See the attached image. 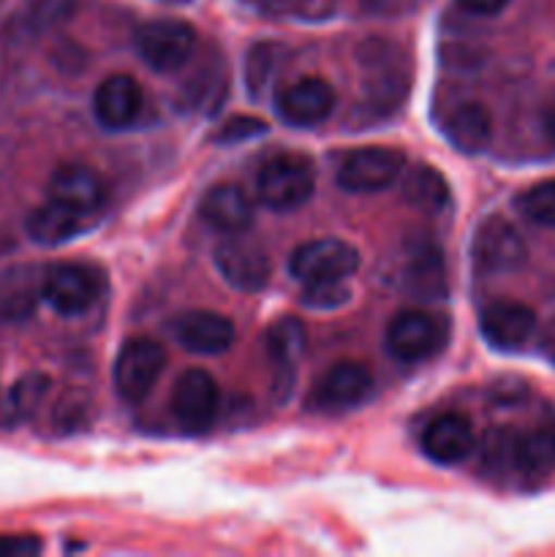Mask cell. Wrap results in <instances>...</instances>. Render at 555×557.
Here are the masks:
<instances>
[{
	"label": "cell",
	"instance_id": "obj_1",
	"mask_svg": "<svg viewBox=\"0 0 555 557\" xmlns=\"http://www.w3.org/2000/svg\"><path fill=\"white\" fill-rule=\"evenodd\" d=\"M316 190L313 163L297 152H281L261 166L256 177V194L264 207L275 212H292L308 205Z\"/></svg>",
	"mask_w": 555,
	"mask_h": 557
},
{
	"label": "cell",
	"instance_id": "obj_2",
	"mask_svg": "<svg viewBox=\"0 0 555 557\" xmlns=\"http://www.w3.org/2000/svg\"><path fill=\"white\" fill-rule=\"evenodd\" d=\"M359 69H362V85L370 103L381 107V112L400 107L411 87L408 60L397 44L368 41L359 49Z\"/></svg>",
	"mask_w": 555,
	"mask_h": 557
},
{
	"label": "cell",
	"instance_id": "obj_3",
	"mask_svg": "<svg viewBox=\"0 0 555 557\" xmlns=\"http://www.w3.org/2000/svg\"><path fill=\"white\" fill-rule=\"evenodd\" d=\"M449 341L444 315L428 310H403L386 326V351L397 362H422L435 357Z\"/></svg>",
	"mask_w": 555,
	"mask_h": 557
},
{
	"label": "cell",
	"instance_id": "obj_4",
	"mask_svg": "<svg viewBox=\"0 0 555 557\" xmlns=\"http://www.w3.org/2000/svg\"><path fill=\"white\" fill-rule=\"evenodd\" d=\"M134 44L152 71L172 74L194 58L196 30L183 20H150L136 30Z\"/></svg>",
	"mask_w": 555,
	"mask_h": 557
},
{
	"label": "cell",
	"instance_id": "obj_5",
	"mask_svg": "<svg viewBox=\"0 0 555 557\" xmlns=\"http://www.w3.org/2000/svg\"><path fill=\"white\" fill-rule=\"evenodd\" d=\"M359 253L354 245L337 237H319L297 245L288 256V272L299 283L348 281L357 272Z\"/></svg>",
	"mask_w": 555,
	"mask_h": 557
},
{
	"label": "cell",
	"instance_id": "obj_6",
	"mask_svg": "<svg viewBox=\"0 0 555 557\" xmlns=\"http://www.w3.org/2000/svg\"><path fill=\"white\" fill-rule=\"evenodd\" d=\"M406 169V156L395 147H359L343 156L337 185L348 194H379L395 185Z\"/></svg>",
	"mask_w": 555,
	"mask_h": 557
},
{
	"label": "cell",
	"instance_id": "obj_7",
	"mask_svg": "<svg viewBox=\"0 0 555 557\" xmlns=\"http://www.w3.org/2000/svg\"><path fill=\"white\" fill-rule=\"evenodd\" d=\"M163 368H166V351L161 343L147 341V337H131L114 359V389H118L120 400L131 403V406L145 400L156 381L161 379Z\"/></svg>",
	"mask_w": 555,
	"mask_h": 557
},
{
	"label": "cell",
	"instance_id": "obj_8",
	"mask_svg": "<svg viewBox=\"0 0 555 557\" xmlns=\"http://www.w3.org/2000/svg\"><path fill=\"white\" fill-rule=\"evenodd\" d=\"M98 294H101V272L76 261L52 264L41 283L44 302L60 315L87 313Z\"/></svg>",
	"mask_w": 555,
	"mask_h": 557
},
{
	"label": "cell",
	"instance_id": "obj_9",
	"mask_svg": "<svg viewBox=\"0 0 555 557\" xmlns=\"http://www.w3.org/2000/svg\"><path fill=\"white\" fill-rule=\"evenodd\" d=\"M471 256L479 272L504 275V272H515L526 264L528 245L509 221L495 215L488 218L473 234Z\"/></svg>",
	"mask_w": 555,
	"mask_h": 557
},
{
	"label": "cell",
	"instance_id": "obj_10",
	"mask_svg": "<svg viewBox=\"0 0 555 557\" xmlns=\"http://www.w3.org/2000/svg\"><path fill=\"white\" fill-rule=\"evenodd\" d=\"M335 103L337 96L330 82L321 76H303L278 92L275 112L292 128H313L330 117Z\"/></svg>",
	"mask_w": 555,
	"mask_h": 557
},
{
	"label": "cell",
	"instance_id": "obj_11",
	"mask_svg": "<svg viewBox=\"0 0 555 557\" xmlns=\"http://www.w3.org/2000/svg\"><path fill=\"white\" fill-rule=\"evenodd\" d=\"M215 267L223 281L243 294H256L270 283V256L250 239L232 234L215 248Z\"/></svg>",
	"mask_w": 555,
	"mask_h": 557
},
{
	"label": "cell",
	"instance_id": "obj_12",
	"mask_svg": "<svg viewBox=\"0 0 555 557\" xmlns=\"http://www.w3.org/2000/svg\"><path fill=\"white\" fill-rule=\"evenodd\" d=\"M218 384L207 370L190 368L174 381L172 389V413L185 430H207L218 417Z\"/></svg>",
	"mask_w": 555,
	"mask_h": 557
},
{
	"label": "cell",
	"instance_id": "obj_13",
	"mask_svg": "<svg viewBox=\"0 0 555 557\" xmlns=\"http://www.w3.org/2000/svg\"><path fill=\"white\" fill-rule=\"evenodd\" d=\"M172 335L185 351L199 357H218L226 354L237 341V330L232 321L212 310H188L172 321Z\"/></svg>",
	"mask_w": 555,
	"mask_h": 557
},
{
	"label": "cell",
	"instance_id": "obj_14",
	"mask_svg": "<svg viewBox=\"0 0 555 557\" xmlns=\"http://www.w3.org/2000/svg\"><path fill=\"white\" fill-rule=\"evenodd\" d=\"M373 389V373L362 362H335L324 370L310 392V403L321 411H343L362 403Z\"/></svg>",
	"mask_w": 555,
	"mask_h": 557
},
{
	"label": "cell",
	"instance_id": "obj_15",
	"mask_svg": "<svg viewBox=\"0 0 555 557\" xmlns=\"http://www.w3.org/2000/svg\"><path fill=\"white\" fill-rule=\"evenodd\" d=\"M477 446L473 424L466 413L446 411L430 419V424L422 433V449L439 466H460L468 460Z\"/></svg>",
	"mask_w": 555,
	"mask_h": 557
},
{
	"label": "cell",
	"instance_id": "obj_16",
	"mask_svg": "<svg viewBox=\"0 0 555 557\" xmlns=\"http://www.w3.org/2000/svg\"><path fill=\"white\" fill-rule=\"evenodd\" d=\"M479 330L484 341L498 351H517L536 330V313L522 302L501 299L479 313Z\"/></svg>",
	"mask_w": 555,
	"mask_h": 557
},
{
	"label": "cell",
	"instance_id": "obj_17",
	"mask_svg": "<svg viewBox=\"0 0 555 557\" xmlns=\"http://www.w3.org/2000/svg\"><path fill=\"white\" fill-rule=\"evenodd\" d=\"M141 103H145V92H141L139 82L128 74H112L96 87L92 112L103 128L123 131L139 117Z\"/></svg>",
	"mask_w": 555,
	"mask_h": 557
},
{
	"label": "cell",
	"instance_id": "obj_18",
	"mask_svg": "<svg viewBox=\"0 0 555 557\" xmlns=\"http://www.w3.org/2000/svg\"><path fill=\"white\" fill-rule=\"evenodd\" d=\"M47 194L49 199L69 207V210L82 212V215H92L103 205L107 188H103V180L90 166L65 163V166L54 169V174L49 177Z\"/></svg>",
	"mask_w": 555,
	"mask_h": 557
},
{
	"label": "cell",
	"instance_id": "obj_19",
	"mask_svg": "<svg viewBox=\"0 0 555 557\" xmlns=\"http://www.w3.org/2000/svg\"><path fill=\"white\" fill-rule=\"evenodd\" d=\"M199 215L215 232L243 234L254 223V201L239 185L221 183L201 196Z\"/></svg>",
	"mask_w": 555,
	"mask_h": 557
},
{
	"label": "cell",
	"instance_id": "obj_20",
	"mask_svg": "<svg viewBox=\"0 0 555 557\" xmlns=\"http://www.w3.org/2000/svg\"><path fill=\"white\" fill-rule=\"evenodd\" d=\"M85 218L87 215H82V212H74L69 210V207L49 199L47 205L36 207V210L27 215V237H30L33 243L54 248V245H63L69 243V239H74L76 234L85 228Z\"/></svg>",
	"mask_w": 555,
	"mask_h": 557
},
{
	"label": "cell",
	"instance_id": "obj_21",
	"mask_svg": "<svg viewBox=\"0 0 555 557\" xmlns=\"http://www.w3.org/2000/svg\"><path fill=\"white\" fill-rule=\"evenodd\" d=\"M406 286L424 297H444L446 294V270L444 256L439 245L430 239L411 243L406 250Z\"/></svg>",
	"mask_w": 555,
	"mask_h": 557
},
{
	"label": "cell",
	"instance_id": "obj_22",
	"mask_svg": "<svg viewBox=\"0 0 555 557\" xmlns=\"http://www.w3.org/2000/svg\"><path fill=\"white\" fill-rule=\"evenodd\" d=\"M511 462L526 479H544L555 471V430H522L511 441Z\"/></svg>",
	"mask_w": 555,
	"mask_h": 557
},
{
	"label": "cell",
	"instance_id": "obj_23",
	"mask_svg": "<svg viewBox=\"0 0 555 557\" xmlns=\"http://www.w3.org/2000/svg\"><path fill=\"white\" fill-rule=\"evenodd\" d=\"M446 136L460 152H468V156L482 152L493 139V117L482 103H460L446 120Z\"/></svg>",
	"mask_w": 555,
	"mask_h": 557
},
{
	"label": "cell",
	"instance_id": "obj_24",
	"mask_svg": "<svg viewBox=\"0 0 555 557\" xmlns=\"http://www.w3.org/2000/svg\"><path fill=\"white\" fill-rule=\"evenodd\" d=\"M406 201L419 212L439 215L449 205V185L433 166H417L406 177Z\"/></svg>",
	"mask_w": 555,
	"mask_h": 557
},
{
	"label": "cell",
	"instance_id": "obj_25",
	"mask_svg": "<svg viewBox=\"0 0 555 557\" xmlns=\"http://www.w3.org/2000/svg\"><path fill=\"white\" fill-rule=\"evenodd\" d=\"M305 326L299 319H286L275 321V324L267 330V354H270V362L278 364V368H294L297 359L303 357L305 351Z\"/></svg>",
	"mask_w": 555,
	"mask_h": 557
},
{
	"label": "cell",
	"instance_id": "obj_26",
	"mask_svg": "<svg viewBox=\"0 0 555 557\" xmlns=\"http://www.w3.org/2000/svg\"><path fill=\"white\" fill-rule=\"evenodd\" d=\"M517 210L539 226H555V180H542L517 196Z\"/></svg>",
	"mask_w": 555,
	"mask_h": 557
},
{
	"label": "cell",
	"instance_id": "obj_27",
	"mask_svg": "<svg viewBox=\"0 0 555 557\" xmlns=\"http://www.w3.org/2000/svg\"><path fill=\"white\" fill-rule=\"evenodd\" d=\"M74 11V0H33L20 16V27L25 33H44L58 27L60 22L69 20Z\"/></svg>",
	"mask_w": 555,
	"mask_h": 557
},
{
	"label": "cell",
	"instance_id": "obj_28",
	"mask_svg": "<svg viewBox=\"0 0 555 557\" xmlns=\"http://www.w3.org/2000/svg\"><path fill=\"white\" fill-rule=\"evenodd\" d=\"M49 392V379L41 373H30L20 381V384L11 389L9 397V411L11 419H25L41 406V400L47 397Z\"/></svg>",
	"mask_w": 555,
	"mask_h": 557
},
{
	"label": "cell",
	"instance_id": "obj_29",
	"mask_svg": "<svg viewBox=\"0 0 555 557\" xmlns=\"http://www.w3.org/2000/svg\"><path fill=\"white\" fill-rule=\"evenodd\" d=\"M351 292L346 288V281L332 283H305L303 305L310 310H335L348 302Z\"/></svg>",
	"mask_w": 555,
	"mask_h": 557
},
{
	"label": "cell",
	"instance_id": "obj_30",
	"mask_svg": "<svg viewBox=\"0 0 555 557\" xmlns=\"http://www.w3.org/2000/svg\"><path fill=\"white\" fill-rule=\"evenodd\" d=\"M267 125L256 117H232L229 123H223V128L218 131L215 139L218 141H243L250 139L256 134H264Z\"/></svg>",
	"mask_w": 555,
	"mask_h": 557
},
{
	"label": "cell",
	"instance_id": "obj_31",
	"mask_svg": "<svg viewBox=\"0 0 555 557\" xmlns=\"http://www.w3.org/2000/svg\"><path fill=\"white\" fill-rule=\"evenodd\" d=\"M44 549L36 536H0V557H33Z\"/></svg>",
	"mask_w": 555,
	"mask_h": 557
},
{
	"label": "cell",
	"instance_id": "obj_32",
	"mask_svg": "<svg viewBox=\"0 0 555 557\" xmlns=\"http://www.w3.org/2000/svg\"><path fill=\"white\" fill-rule=\"evenodd\" d=\"M460 9H466L468 14H477V16H495L511 3V0H457Z\"/></svg>",
	"mask_w": 555,
	"mask_h": 557
},
{
	"label": "cell",
	"instance_id": "obj_33",
	"mask_svg": "<svg viewBox=\"0 0 555 557\" xmlns=\"http://www.w3.org/2000/svg\"><path fill=\"white\" fill-rule=\"evenodd\" d=\"M542 131H544V136H547L550 145H555V103H553V107L544 109V114H542Z\"/></svg>",
	"mask_w": 555,
	"mask_h": 557
}]
</instances>
